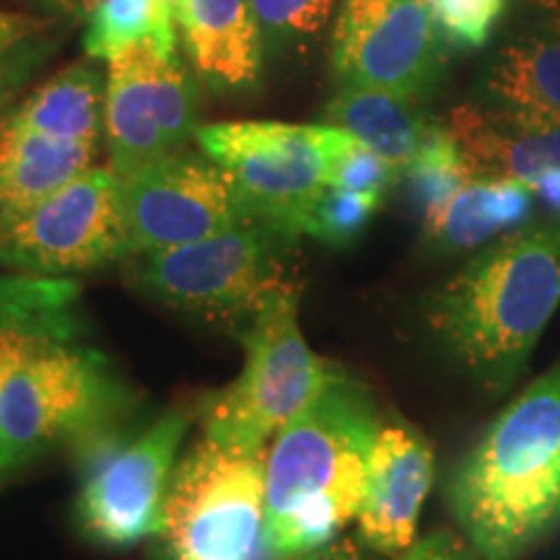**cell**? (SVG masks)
I'll return each instance as SVG.
<instances>
[{"mask_svg": "<svg viewBox=\"0 0 560 560\" xmlns=\"http://www.w3.org/2000/svg\"><path fill=\"white\" fill-rule=\"evenodd\" d=\"M450 506L480 560H520L560 524V366L493 420L450 480Z\"/></svg>", "mask_w": 560, "mask_h": 560, "instance_id": "6da1fadb", "label": "cell"}, {"mask_svg": "<svg viewBox=\"0 0 560 560\" xmlns=\"http://www.w3.org/2000/svg\"><path fill=\"white\" fill-rule=\"evenodd\" d=\"M380 429L369 389L335 374L317 400L276 433L265 450L272 556L322 548L359 516Z\"/></svg>", "mask_w": 560, "mask_h": 560, "instance_id": "7a4b0ae2", "label": "cell"}, {"mask_svg": "<svg viewBox=\"0 0 560 560\" xmlns=\"http://www.w3.org/2000/svg\"><path fill=\"white\" fill-rule=\"evenodd\" d=\"M560 304V223L516 229L429 299L425 322L488 389L503 392Z\"/></svg>", "mask_w": 560, "mask_h": 560, "instance_id": "3957f363", "label": "cell"}, {"mask_svg": "<svg viewBox=\"0 0 560 560\" xmlns=\"http://www.w3.org/2000/svg\"><path fill=\"white\" fill-rule=\"evenodd\" d=\"M301 291L283 283L242 327L244 369L202 402V436L265 452L338 374L310 348L299 327Z\"/></svg>", "mask_w": 560, "mask_h": 560, "instance_id": "277c9868", "label": "cell"}, {"mask_svg": "<svg viewBox=\"0 0 560 560\" xmlns=\"http://www.w3.org/2000/svg\"><path fill=\"white\" fill-rule=\"evenodd\" d=\"M156 560H276L265 511V452L202 436L174 470Z\"/></svg>", "mask_w": 560, "mask_h": 560, "instance_id": "5b68a950", "label": "cell"}, {"mask_svg": "<svg viewBox=\"0 0 560 560\" xmlns=\"http://www.w3.org/2000/svg\"><path fill=\"white\" fill-rule=\"evenodd\" d=\"M130 402V389L107 355L81 338L45 348L0 395V470L55 446H79L112 429Z\"/></svg>", "mask_w": 560, "mask_h": 560, "instance_id": "8992f818", "label": "cell"}, {"mask_svg": "<svg viewBox=\"0 0 560 560\" xmlns=\"http://www.w3.org/2000/svg\"><path fill=\"white\" fill-rule=\"evenodd\" d=\"M293 240L252 221L208 240L136 255L128 276L140 293L170 310L244 327L272 291L289 283Z\"/></svg>", "mask_w": 560, "mask_h": 560, "instance_id": "52a82bcc", "label": "cell"}, {"mask_svg": "<svg viewBox=\"0 0 560 560\" xmlns=\"http://www.w3.org/2000/svg\"><path fill=\"white\" fill-rule=\"evenodd\" d=\"M190 412L170 410L145 429L100 431L79 444V527L102 548H132L164 527L166 499Z\"/></svg>", "mask_w": 560, "mask_h": 560, "instance_id": "ba28073f", "label": "cell"}, {"mask_svg": "<svg viewBox=\"0 0 560 560\" xmlns=\"http://www.w3.org/2000/svg\"><path fill=\"white\" fill-rule=\"evenodd\" d=\"M130 257L120 177L91 166L50 198L0 215V268L70 278Z\"/></svg>", "mask_w": 560, "mask_h": 560, "instance_id": "9c48e42d", "label": "cell"}, {"mask_svg": "<svg viewBox=\"0 0 560 560\" xmlns=\"http://www.w3.org/2000/svg\"><path fill=\"white\" fill-rule=\"evenodd\" d=\"M200 151L229 172L255 221L291 236L327 187L322 125L231 120L198 128Z\"/></svg>", "mask_w": 560, "mask_h": 560, "instance_id": "30bf717a", "label": "cell"}, {"mask_svg": "<svg viewBox=\"0 0 560 560\" xmlns=\"http://www.w3.org/2000/svg\"><path fill=\"white\" fill-rule=\"evenodd\" d=\"M198 83L177 50L132 47L107 60L104 143L117 177L187 149L198 136Z\"/></svg>", "mask_w": 560, "mask_h": 560, "instance_id": "8fae6325", "label": "cell"}, {"mask_svg": "<svg viewBox=\"0 0 560 560\" xmlns=\"http://www.w3.org/2000/svg\"><path fill=\"white\" fill-rule=\"evenodd\" d=\"M130 257L192 244L255 221L223 166L202 151H174L120 177Z\"/></svg>", "mask_w": 560, "mask_h": 560, "instance_id": "7c38bea8", "label": "cell"}, {"mask_svg": "<svg viewBox=\"0 0 560 560\" xmlns=\"http://www.w3.org/2000/svg\"><path fill=\"white\" fill-rule=\"evenodd\" d=\"M444 34L429 0H340L330 62L340 86L423 100L444 70Z\"/></svg>", "mask_w": 560, "mask_h": 560, "instance_id": "4fadbf2b", "label": "cell"}, {"mask_svg": "<svg viewBox=\"0 0 560 560\" xmlns=\"http://www.w3.org/2000/svg\"><path fill=\"white\" fill-rule=\"evenodd\" d=\"M433 486L429 441L402 423L382 425L369 457L359 540L371 552L400 558L416 542L420 509Z\"/></svg>", "mask_w": 560, "mask_h": 560, "instance_id": "5bb4252c", "label": "cell"}, {"mask_svg": "<svg viewBox=\"0 0 560 560\" xmlns=\"http://www.w3.org/2000/svg\"><path fill=\"white\" fill-rule=\"evenodd\" d=\"M177 32L208 89L236 94L260 81L268 45L252 0H182Z\"/></svg>", "mask_w": 560, "mask_h": 560, "instance_id": "9a60e30c", "label": "cell"}, {"mask_svg": "<svg viewBox=\"0 0 560 560\" xmlns=\"http://www.w3.org/2000/svg\"><path fill=\"white\" fill-rule=\"evenodd\" d=\"M475 179H520L535 190L542 172L560 166V128L537 125L493 104H462L446 120Z\"/></svg>", "mask_w": 560, "mask_h": 560, "instance_id": "2e32d148", "label": "cell"}, {"mask_svg": "<svg viewBox=\"0 0 560 560\" xmlns=\"http://www.w3.org/2000/svg\"><path fill=\"white\" fill-rule=\"evenodd\" d=\"M79 299L73 278L0 276V395L26 361L79 338Z\"/></svg>", "mask_w": 560, "mask_h": 560, "instance_id": "e0dca14e", "label": "cell"}, {"mask_svg": "<svg viewBox=\"0 0 560 560\" xmlns=\"http://www.w3.org/2000/svg\"><path fill=\"white\" fill-rule=\"evenodd\" d=\"M556 21L509 42L480 79L482 100L522 120L560 128V13Z\"/></svg>", "mask_w": 560, "mask_h": 560, "instance_id": "ac0fdd59", "label": "cell"}, {"mask_svg": "<svg viewBox=\"0 0 560 560\" xmlns=\"http://www.w3.org/2000/svg\"><path fill=\"white\" fill-rule=\"evenodd\" d=\"M100 156V143H70L0 117V215L19 213L81 177Z\"/></svg>", "mask_w": 560, "mask_h": 560, "instance_id": "d6986e66", "label": "cell"}, {"mask_svg": "<svg viewBox=\"0 0 560 560\" xmlns=\"http://www.w3.org/2000/svg\"><path fill=\"white\" fill-rule=\"evenodd\" d=\"M325 120L380 153L400 177L416 159L431 125L420 112V100L363 86H340L327 102Z\"/></svg>", "mask_w": 560, "mask_h": 560, "instance_id": "ffe728a7", "label": "cell"}, {"mask_svg": "<svg viewBox=\"0 0 560 560\" xmlns=\"http://www.w3.org/2000/svg\"><path fill=\"white\" fill-rule=\"evenodd\" d=\"M100 60H81L62 68L34 89L9 115L24 128L70 143H100L104 138V94L107 70Z\"/></svg>", "mask_w": 560, "mask_h": 560, "instance_id": "44dd1931", "label": "cell"}, {"mask_svg": "<svg viewBox=\"0 0 560 560\" xmlns=\"http://www.w3.org/2000/svg\"><path fill=\"white\" fill-rule=\"evenodd\" d=\"M83 50L107 62L132 47L177 50V19L166 0H100L89 13Z\"/></svg>", "mask_w": 560, "mask_h": 560, "instance_id": "7402d4cb", "label": "cell"}, {"mask_svg": "<svg viewBox=\"0 0 560 560\" xmlns=\"http://www.w3.org/2000/svg\"><path fill=\"white\" fill-rule=\"evenodd\" d=\"M408 179V195L416 213L429 223L450 206L467 182L475 179L457 140L446 130V125L431 122L425 130L416 159L402 174Z\"/></svg>", "mask_w": 560, "mask_h": 560, "instance_id": "603a6c76", "label": "cell"}, {"mask_svg": "<svg viewBox=\"0 0 560 560\" xmlns=\"http://www.w3.org/2000/svg\"><path fill=\"white\" fill-rule=\"evenodd\" d=\"M425 240L439 252H467L499 236L503 226L493 206L490 179H470L436 219L423 223Z\"/></svg>", "mask_w": 560, "mask_h": 560, "instance_id": "cb8c5ba5", "label": "cell"}, {"mask_svg": "<svg viewBox=\"0 0 560 560\" xmlns=\"http://www.w3.org/2000/svg\"><path fill=\"white\" fill-rule=\"evenodd\" d=\"M322 140H325L327 185L330 187L384 195L400 179V174L392 170L380 153L371 151L350 132L325 122L322 125Z\"/></svg>", "mask_w": 560, "mask_h": 560, "instance_id": "d4e9b609", "label": "cell"}, {"mask_svg": "<svg viewBox=\"0 0 560 560\" xmlns=\"http://www.w3.org/2000/svg\"><path fill=\"white\" fill-rule=\"evenodd\" d=\"M384 195L353 192L327 185L310 210L304 223V236L342 247L361 236L380 210Z\"/></svg>", "mask_w": 560, "mask_h": 560, "instance_id": "484cf974", "label": "cell"}, {"mask_svg": "<svg viewBox=\"0 0 560 560\" xmlns=\"http://www.w3.org/2000/svg\"><path fill=\"white\" fill-rule=\"evenodd\" d=\"M260 19L265 45L293 50L317 37L332 16L338 0H252Z\"/></svg>", "mask_w": 560, "mask_h": 560, "instance_id": "4316f807", "label": "cell"}, {"mask_svg": "<svg viewBox=\"0 0 560 560\" xmlns=\"http://www.w3.org/2000/svg\"><path fill=\"white\" fill-rule=\"evenodd\" d=\"M509 0H429L433 19L446 42L457 47H482Z\"/></svg>", "mask_w": 560, "mask_h": 560, "instance_id": "83f0119b", "label": "cell"}, {"mask_svg": "<svg viewBox=\"0 0 560 560\" xmlns=\"http://www.w3.org/2000/svg\"><path fill=\"white\" fill-rule=\"evenodd\" d=\"M42 21L26 13L0 11V104L9 96L13 68L19 66L21 55L32 45V39L42 32Z\"/></svg>", "mask_w": 560, "mask_h": 560, "instance_id": "f1b7e54d", "label": "cell"}, {"mask_svg": "<svg viewBox=\"0 0 560 560\" xmlns=\"http://www.w3.org/2000/svg\"><path fill=\"white\" fill-rule=\"evenodd\" d=\"M397 560H472V548H465L450 532H433L412 542Z\"/></svg>", "mask_w": 560, "mask_h": 560, "instance_id": "f546056e", "label": "cell"}, {"mask_svg": "<svg viewBox=\"0 0 560 560\" xmlns=\"http://www.w3.org/2000/svg\"><path fill=\"white\" fill-rule=\"evenodd\" d=\"M366 550H369L366 545L361 548V545L353 540H332L322 545V548L296 552V556H285L276 560H371Z\"/></svg>", "mask_w": 560, "mask_h": 560, "instance_id": "4dcf8cb0", "label": "cell"}, {"mask_svg": "<svg viewBox=\"0 0 560 560\" xmlns=\"http://www.w3.org/2000/svg\"><path fill=\"white\" fill-rule=\"evenodd\" d=\"M535 192L540 195L545 208H550L552 213L560 215V166H552V170L540 174Z\"/></svg>", "mask_w": 560, "mask_h": 560, "instance_id": "1f68e13d", "label": "cell"}, {"mask_svg": "<svg viewBox=\"0 0 560 560\" xmlns=\"http://www.w3.org/2000/svg\"><path fill=\"white\" fill-rule=\"evenodd\" d=\"M39 5H45L47 11L60 13V16H73V19H89V13L96 9L100 0H37Z\"/></svg>", "mask_w": 560, "mask_h": 560, "instance_id": "d6a6232c", "label": "cell"}, {"mask_svg": "<svg viewBox=\"0 0 560 560\" xmlns=\"http://www.w3.org/2000/svg\"><path fill=\"white\" fill-rule=\"evenodd\" d=\"M529 5H535V9H542V11H550V13H560V0H527Z\"/></svg>", "mask_w": 560, "mask_h": 560, "instance_id": "836d02e7", "label": "cell"}, {"mask_svg": "<svg viewBox=\"0 0 560 560\" xmlns=\"http://www.w3.org/2000/svg\"><path fill=\"white\" fill-rule=\"evenodd\" d=\"M166 3H170V9L174 11V19H177V9L182 5V0H166Z\"/></svg>", "mask_w": 560, "mask_h": 560, "instance_id": "e575fe53", "label": "cell"}]
</instances>
